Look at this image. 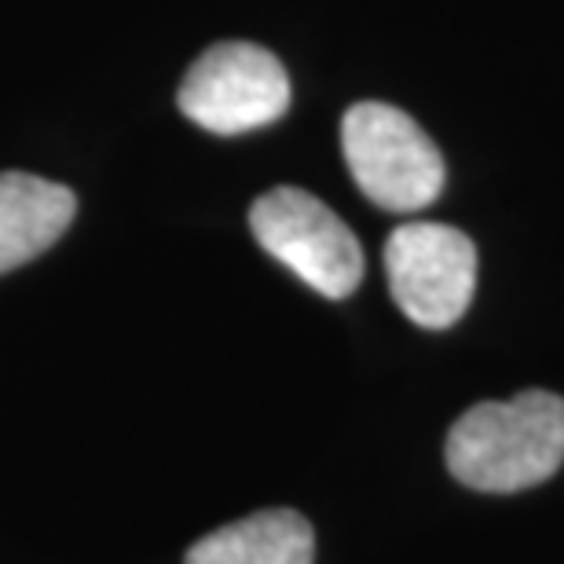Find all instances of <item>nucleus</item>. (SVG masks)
I'll list each match as a JSON object with an SVG mask.
<instances>
[{
    "label": "nucleus",
    "mask_w": 564,
    "mask_h": 564,
    "mask_svg": "<svg viewBox=\"0 0 564 564\" xmlns=\"http://www.w3.org/2000/svg\"><path fill=\"white\" fill-rule=\"evenodd\" d=\"M176 104L206 132L242 137L286 115L290 77L261 44L224 41L191 63Z\"/></svg>",
    "instance_id": "obj_4"
},
{
    "label": "nucleus",
    "mask_w": 564,
    "mask_h": 564,
    "mask_svg": "<svg viewBox=\"0 0 564 564\" xmlns=\"http://www.w3.org/2000/svg\"><path fill=\"white\" fill-rule=\"evenodd\" d=\"M564 462V400L528 389L506 403H477L447 433V469L458 484L513 495L550 480Z\"/></svg>",
    "instance_id": "obj_1"
},
{
    "label": "nucleus",
    "mask_w": 564,
    "mask_h": 564,
    "mask_svg": "<svg viewBox=\"0 0 564 564\" xmlns=\"http://www.w3.org/2000/svg\"><path fill=\"white\" fill-rule=\"evenodd\" d=\"M253 239L330 301L348 297L364 279L359 239L337 213L301 187H275L250 209Z\"/></svg>",
    "instance_id": "obj_3"
},
{
    "label": "nucleus",
    "mask_w": 564,
    "mask_h": 564,
    "mask_svg": "<svg viewBox=\"0 0 564 564\" xmlns=\"http://www.w3.org/2000/svg\"><path fill=\"white\" fill-rule=\"evenodd\" d=\"M315 535L297 510H261L187 550L184 564H312Z\"/></svg>",
    "instance_id": "obj_7"
},
{
    "label": "nucleus",
    "mask_w": 564,
    "mask_h": 564,
    "mask_svg": "<svg viewBox=\"0 0 564 564\" xmlns=\"http://www.w3.org/2000/svg\"><path fill=\"white\" fill-rule=\"evenodd\" d=\"M386 275L392 301L411 323L447 330L477 290V246L447 224H403L386 242Z\"/></svg>",
    "instance_id": "obj_5"
},
{
    "label": "nucleus",
    "mask_w": 564,
    "mask_h": 564,
    "mask_svg": "<svg viewBox=\"0 0 564 564\" xmlns=\"http://www.w3.org/2000/svg\"><path fill=\"white\" fill-rule=\"evenodd\" d=\"M345 162L356 187L389 213L433 206L444 191V158L425 129L389 104H356L341 121Z\"/></svg>",
    "instance_id": "obj_2"
},
{
    "label": "nucleus",
    "mask_w": 564,
    "mask_h": 564,
    "mask_svg": "<svg viewBox=\"0 0 564 564\" xmlns=\"http://www.w3.org/2000/svg\"><path fill=\"white\" fill-rule=\"evenodd\" d=\"M77 198L70 187L33 173H0V275L52 250L70 228Z\"/></svg>",
    "instance_id": "obj_6"
}]
</instances>
